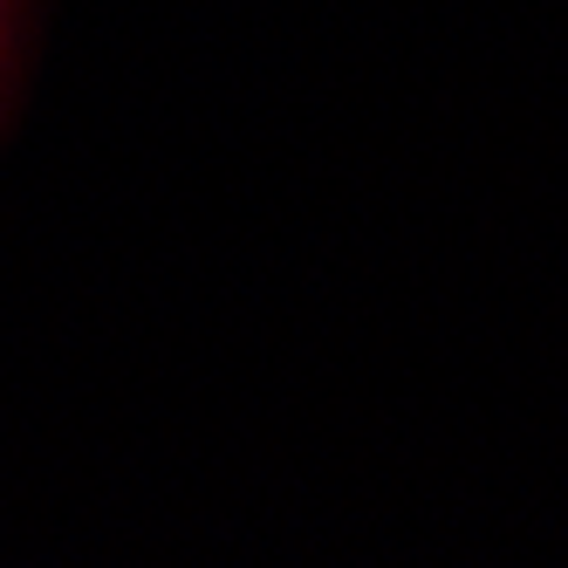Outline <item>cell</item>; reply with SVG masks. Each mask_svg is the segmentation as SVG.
<instances>
[{"mask_svg": "<svg viewBox=\"0 0 568 568\" xmlns=\"http://www.w3.org/2000/svg\"><path fill=\"white\" fill-rule=\"evenodd\" d=\"M0 8H8V0H0Z\"/></svg>", "mask_w": 568, "mask_h": 568, "instance_id": "obj_1", "label": "cell"}]
</instances>
